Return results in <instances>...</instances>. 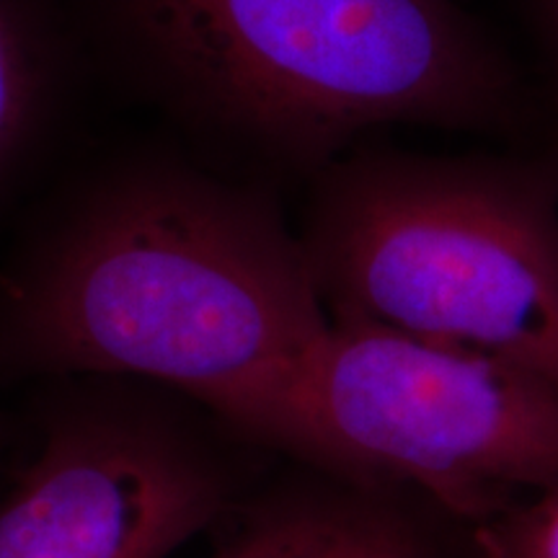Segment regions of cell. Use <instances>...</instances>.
Here are the masks:
<instances>
[{"label": "cell", "mask_w": 558, "mask_h": 558, "mask_svg": "<svg viewBox=\"0 0 558 558\" xmlns=\"http://www.w3.org/2000/svg\"><path fill=\"white\" fill-rule=\"evenodd\" d=\"M213 533L209 558H473L435 501L284 456Z\"/></svg>", "instance_id": "cell-6"}, {"label": "cell", "mask_w": 558, "mask_h": 558, "mask_svg": "<svg viewBox=\"0 0 558 558\" xmlns=\"http://www.w3.org/2000/svg\"><path fill=\"white\" fill-rule=\"evenodd\" d=\"M68 70L70 41L52 0H0V207L52 140Z\"/></svg>", "instance_id": "cell-7"}, {"label": "cell", "mask_w": 558, "mask_h": 558, "mask_svg": "<svg viewBox=\"0 0 558 558\" xmlns=\"http://www.w3.org/2000/svg\"><path fill=\"white\" fill-rule=\"evenodd\" d=\"M34 393L37 445L0 501V558H166L282 458L160 383L83 375Z\"/></svg>", "instance_id": "cell-5"}, {"label": "cell", "mask_w": 558, "mask_h": 558, "mask_svg": "<svg viewBox=\"0 0 558 558\" xmlns=\"http://www.w3.org/2000/svg\"><path fill=\"white\" fill-rule=\"evenodd\" d=\"M329 324L275 194L177 158L70 184L0 264L3 386L137 378L226 416Z\"/></svg>", "instance_id": "cell-1"}, {"label": "cell", "mask_w": 558, "mask_h": 558, "mask_svg": "<svg viewBox=\"0 0 558 558\" xmlns=\"http://www.w3.org/2000/svg\"><path fill=\"white\" fill-rule=\"evenodd\" d=\"M473 558H558V484L473 525Z\"/></svg>", "instance_id": "cell-8"}, {"label": "cell", "mask_w": 558, "mask_h": 558, "mask_svg": "<svg viewBox=\"0 0 558 558\" xmlns=\"http://www.w3.org/2000/svg\"><path fill=\"white\" fill-rule=\"evenodd\" d=\"M226 418L277 456L414 492L471 527L558 484V383L378 326L331 320Z\"/></svg>", "instance_id": "cell-4"}, {"label": "cell", "mask_w": 558, "mask_h": 558, "mask_svg": "<svg viewBox=\"0 0 558 558\" xmlns=\"http://www.w3.org/2000/svg\"><path fill=\"white\" fill-rule=\"evenodd\" d=\"M143 99L275 169L316 177L390 124L492 130L512 83L456 0H81Z\"/></svg>", "instance_id": "cell-2"}, {"label": "cell", "mask_w": 558, "mask_h": 558, "mask_svg": "<svg viewBox=\"0 0 558 558\" xmlns=\"http://www.w3.org/2000/svg\"><path fill=\"white\" fill-rule=\"evenodd\" d=\"M541 16L546 24V34L550 41V50H554L556 70H558V0H541Z\"/></svg>", "instance_id": "cell-9"}, {"label": "cell", "mask_w": 558, "mask_h": 558, "mask_svg": "<svg viewBox=\"0 0 558 558\" xmlns=\"http://www.w3.org/2000/svg\"><path fill=\"white\" fill-rule=\"evenodd\" d=\"M300 243L324 308L558 383V179L481 158L339 156Z\"/></svg>", "instance_id": "cell-3"}]
</instances>
